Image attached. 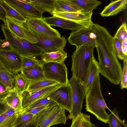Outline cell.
Listing matches in <instances>:
<instances>
[{
    "label": "cell",
    "mask_w": 127,
    "mask_h": 127,
    "mask_svg": "<svg viewBox=\"0 0 127 127\" xmlns=\"http://www.w3.org/2000/svg\"><path fill=\"white\" fill-rule=\"evenodd\" d=\"M93 13L92 11L80 13L67 12L54 13L52 15L74 22L82 27L90 28L94 24L92 20Z\"/></svg>",
    "instance_id": "5bb4252c"
},
{
    "label": "cell",
    "mask_w": 127,
    "mask_h": 127,
    "mask_svg": "<svg viewBox=\"0 0 127 127\" xmlns=\"http://www.w3.org/2000/svg\"><path fill=\"white\" fill-rule=\"evenodd\" d=\"M3 66L0 62V67H3Z\"/></svg>",
    "instance_id": "c3c4849f"
},
{
    "label": "cell",
    "mask_w": 127,
    "mask_h": 127,
    "mask_svg": "<svg viewBox=\"0 0 127 127\" xmlns=\"http://www.w3.org/2000/svg\"><path fill=\"white\" fill-rule=\"evenodd\" d=\"M10 90L0 82V99H4L8 94Z\"/></svg>",
    "instance_id": "60d3db41"
},
{
    "label": "cell",
    "mask_w": 127,
    "mask_h": 127,
    "mask_svg": "<svg viewBox=\"0 0 127 127\" xmlns=\"http://www.w3.org/2000/svg\"><path fill=\"white\" fill-rule=\"evenodd\" d=\"M94 33L98 55L99 72L112 83L119 84L123 69L115 51L113 37L104 27L96 29Z\"/></svg>",
    "instance_id": "6da1fadb"
},
{
    "label": "cell",
    "mask_w": 127,
    "mask_h": 127,
    "mask_svg": "<svg viewBox=\"0 0 127 127\" xmlns=\"http://www.w3.org/2000/svg\"><path fill=\"white\" fill-rule=\"evenodd\" d=\"M61 86V84H58L39 90L24 92L22 95V109H27L32 104L49 95Z\"/></svg>",
    "instance_id": "9a60e30c"
},
{
    "label": "cell",
    "mask_w": 127,
    "mask_h": 127,
    "mask_svg": "<svg viewBox=\"0 0 127 127\" xmlns=\"http://www.w3.org/2000/svg\"><path fill=\"white\" fill-rule=\"evenodd\" d=\"M34 122L26 124L17 125L15 127H36Z\"/></svg>",
    "instance_id": "bcb514c9"
},
{
    "label": "cell",
    "mask_w": 127,
    "mask_h": 127,
    "mask_svg": "<svg viewBox=\"0 0 127 127\" xmlns=\"http://www.w3.org/2000/svg\"><path fill=\"white\" fill-rule=\"evenodd\" d=\"M51 99L70 113L72 107V92L69 84L61 86L50 94Z\"/></svg>",
    "instance_id": "8fae6325"
},
{
    "label": "cell",
    "mask_w": 127,
    "mask_h": 127,
    "mask_svg": "<svg viewBox=\"0 0 127 127\" xmlns=\"http://www.w3.org/2000/svg\"><path fill=\"white\" fill-rule=\"evenodd\" d=\"M83 11L81 7L70 2L68 0H55L54 11L53 14L67 12L80 13Z\"/></svg>",
    "instance_id": "ffe728a7"
},
{
    "label": "cell",
    "mask_w": 127,
    "mask_h": 127,
    "mask_svg": "<svg viewBox=\"0 0 127 127\" xmlns=\"http://www.w3.org/2000/svg\"><path fill=\"white\" fill-rule=\"evenodd\" d=\"M0 62L11 73L15 75L22 69L21 56L13 50H0Z\"/></svg>",
    "instance_id": "30bf717a"
},
{
    "label": "cell",
    "mask_w": 127,
    "mask_h": 127,
    "mask_svg": "<svg viewBox=\"0 0 127 127\" xmlns=\"http://www.w3.org/2000/svg\"><path fill=\"white\" fill-rule=\"evenodd\" d=\"M58 84L59 83L56 81L46 79L37 81H30L27 91H31L39 90Z\"/></svg>",
    "instance_id": "83f0119b"
},
{
    "label": "cell",
    "mask_w": 127,
    "mask_h": 127,
    "mask_svg": "<svg viewBox=\"0 0 127 127\" xmlns=\"http://www.w3.org/2000/svg\"><path fill=\"white\" fill-rule=\"evenodd\" d=\"M107 123L110 127H122V125L124 127H127L125 121L122 120L119 117L118 111L116 108L108 115Z\"/></svg>",
    "instance_id": "4dcf8cb0"
},
{
    "label": "cell",
    "mask_w": 127,
    "mask_h": 127,
    "mask_svg": "<svg viewBox=\"0 0 127 127\" xmlns=\"http://www.w3.org/2000/svg\"><path fill=\"white\" fill-rule=\"evenodd\" d=\"M4 100L7 105L14 109L16 112L23 111L22 96L18 94L14 88L10 90L8 94Z\"/></svg>",
    "instance_id": "7402d4cb"
},
{
    "label": "cell",
    "mask_w": 127,
    "mask_h": 127,
    "mask_svg": "<svg viewBox=\"0 0 127 127\" xmlns=\"http://www.w3.org/2000/svg\"><path fill=\"white\" fill-rule=\"evenodd\" d=\"M33 35L42 38L61 37L59 32L48 24L42 18H31L22 23Z\"/></svg>",
    "instance_id": "8992f818"
},
{
    "label": "cell",
    "mask_w": 127,
    "mask_h": 127,
    "mask_svg": "<svg viewBox=\"0 0 127 127\" xmlns=\"http://www.w3.org/2000/svg\"><path fill=\"white\" fill-rule=\"evenodd\" d=\"M122 49L123 54L125 56L127 55V38L123 40L121 43Z\"/></svg>",
    "instance_id": "ee69618b"
},
{
    "label": "cell",
    "mask_w": 127,
    "mask_h": 127,
    "mask_svg": "<svg viewBox=\"0 0 127 127\" xmlns=\"http://www.w3.org/2000/svg\"><path fill=\"white\" fill-rule=\"evenodd\" d=\"M22 69L27 67L41 65L43 61L36 59V57L21 56Z\"/></svg>",
    "instance_id": "1f68e13d"
},
{
    "label": "cell",
    "mask_w": 127,
    "mask_h": 127,
    "mask_svg": "<svg viewBox=\"0 0 127 127\" xmlns=\"http://www.w3.org/2000/svg\"><path fill=\"white\" fill-rule=\"evenodd\" d=\"M50 94L35 101L26 109H31L56 103L51 99Z\"/></svg>",
    "instance_id": "d6a6232c"
},
{
    "label": "cell",
    "mask_w": 127,
    "mask_h": 127,
    "mask_svg": "<svg viewBox=\"0 0 127 127\" xmlns=\"http://www.w3.org/2000/svg\"><path fill=\"white\" fill-rule=\"evenodd\" d=\"M38 42L34 44L43 51V53H50L64 49L67 41L64 36L59 37H51L42 38L33 35Z\"/></svg>",
    "instance_id": "4fadbf2b"
},
{
    "label": "cell",
    "mask_w": 127,
    "mask_h": 127,
    "mask_svg": "<svg viewBox=\"0 0 127 127\" xmlns=\"http://www.w3.org/2000/svg\"><path fill=\"white\" fill-rule=\"evenodd\" d=\"M0 5L5 10L7 16L21 23L26 22V19L17 11L8 4L4 0H0Z\"/></svg>",
    "instance_id": "4316f807"
},
{
    "label": "cell",
    "mask_w": 127,
    "mask_h": 127,
    "mask_svg": "<svg viewBox=\"0 0 127 127\" xmlns=\"http://www.w3.org/2000/svg\"><path fill=\"white\" fill-rule=\"evenodd\" d=\"M67 39L69 43L76 47L84 45L96 47L95 35L91 28L82 27L72 31Z\"/></svg>",
    "instance_id": "9c48e42d"
},
{
    "label": "cell",
    "mask_w": 127,
    "mask_h": 127,
    "mask_svg": "<svg viewBox=\"0 0 127 127\" xmlns=\"http://www.w3.org/2000/svg\"><path fill=\"white\" fill-rule=\"evenodd\" d=\"M14 75L3 66L0 67V82L9 89L14 88Z\"/></svg>",
    "instance_id": "f1b7e54d"
},
{
    "label": "cell",
    "mask_w": 127,
    "mask_h": 127,
    "mask_svg": "<svg viewBox=\"0 0 127 127\" xmlns=\"http://www.w3.org/2000/svg\"><path fill=\"white\" fill-rule=\"evenodd\" d=\"M7 15L6 12L3 8L0 5V20L4 23L5 22Z\"/></svg>",
    "instance_id": "f6af8a7d"
},
{
    "label": "cell",
    "mask_w": 127,
    "mask_h": 127,
    "mask_svg": "<svg viewBox=\"0 0 127 127\" xmlns=\"http://www.w3.org/2000/svg\"><path fill=\"white\" fill-rule=\"evenodd\" d=\"M13 50L9 43L5 39H0V50Z\"/></svg>",
    "instance_id": "b9f144b4"
},
{
    "label": "cell",
    "mask_w": 127,
    "mask_h": 127,
    "mask_svg": "<svg viewBox=\"0 0 127 127\" xmlns=\"http://www.w3.org/2000/svg\"><path fill=\"white\" fill-rule=\"evenodd\" d=\"M14 86L18 94L22 96V94L27 91L30 81L21 72L14 75Z\"/></svg>",
    "instance_id": "d4e9b609"
},
{
    "label": "cell",
    "mask_w": 127,
    "mask_h": 127,
    "mask_svg": "<svg viewBox=\"0 0 127 127\" xmlns=\"http://www.w3.org/2000/svg\"><path fill=\"white\" fill-rule=\"evenodd\" d=\"M42 66L46 79L56 81L61 86L68 84L67 68L64 63L43 62Z\"/></svg>",
    "instance_id": "52a82bcc"
},
{
    "label": "cell",
    "mask_w": 127,
    "mask_h": 127,
    "mask_svg": "<svg viewBox=\"0 0 127 127\" xmlns=\"http://www.w3.org/2000/svg\"><path fill=\"white\" fill-rule=\"evenodd\" d=\"M91 127H97L94 124H92Z\"/></svg>",
    "instance_id": "7dc6e473"
},
{
    "label": "cell",
    "mask_w": 127,
    "mask_h": 127,
    "mask_svg": "<svg viewBox=\"0 0 127 127\" xmlns=\"http://www.w3.org/2000/svg\"><path fill=\"white\" fill-rule=\"evenodd\" d=\"M8 106L4 99H0V115L5 112Z\"/></svg>",
    "instance_id": "7bdbcfd3"
},
{
    "label": "cell",
    "mask_w": 127,
    "mask_h": 127,
    "mask_svg": "<svg viewBox=\"0 0 127 127\" xmlns=\"http://www.w3.org/2000/svg\"><path fill=\"white\" fill-rule=\"evenodd\" d=\"M92 124L90 116L81 113L72 120L70 127H91Z\"/></svg>",
    "instance_id": "f546056e"
},
{
    "label": "cell",
    "mask_w": 127,
    "mask_h": 127,
    "mask_svg": "<svg viewBox=\"0 0 127 127\" xmlns=\"http://www.w3.org/2000/svg\"><path fill=\"white\" fill-rule=\"evenodd\" d=\"M4 0L26 20L43 17V14L28 2L26 0Z\"/></svg>",
    "instance_id": "7c38bea8"
},
{
    "label": "cell",
    "mask_w": 127,
    "mask_h": 127,
    "mask_svg": "<svg viewBox=\"0 0 127 127\" xmlns=\"http://www.w3.org/2000/svg\"><path fill=\"white\" fill-rule=\"evenodd\" d=\"M127 0L112 1L108 5L105 6L100 13L102 17L112 16L125 10L127 7Z\"/></svg>",
    "instance_id": "ac0fdd59"
},
{
    "label": "cell",
    "mask_w": 127,
    "mask_h": 127,
    "mask_svg": "<svg viewBox=\"0 0 127 127\" xmlns=\"http://www.w3.org/2000/svg\"><path fill=\"white\" fill-rule=\"evenodd\" d=\"M5 40L13 50L21 56L36 57L40 56L43 51L34 44L20 37L11 31L4 24L0 25Z\"/></svg>",
    "instance_id": "277c9868"
},
{
    "label": "cell",
    "mask_w": 127,
    "mask_h": 127,
    "mask_svg": "<svg viewBox=\"0 0 127 127\" xmlns=\"http://www.w3.org/2000/svg\"><path fill=\"white\" fill-rule=\"evenodd\" d=\"M54 104L51 105L35 107L31 109H27L24 110H23V112L25 113L31 114L35 116L38 113Z\"/></svg>",
    "instance_id": "ab89813d"
},
{
    "label": "cell",
    "mask_w": 127,
    "mask_h": 127,
    "mask_svg": "<svg viewBox=\"0 0 127 127\" xmlns=\"http://www.w3.org/2000/svg\"><path fill=\"white\" fill-rule=\"evenodd\" d=\"M113 37L117 39L121 43L123 40L127 38V26L125 22L122 23Z\"/></svg>",
    "instance_id": "e575fe53"
},
{
    "label": "cell",
    "mask_w": 127,
    "mask_h": 127,
    "mask_svg": "<svg viewBox=\"0 0 127 127\" xmlns=\"http://www.w3.org/2000/svg\"><path fill=\"white\" fill-rule=\"evenodd\" d=\"M4 25L15 34L24 39L30 42L35 44L38 41L35 37L23 25L22 23L18 22L6 16Z\"/></svg>",
    "instance_id": "2e32d148"
},
{
    "label": "cell",
    "mask_w": 127,
    "mask_h": 127,
    "mask_svg": "<svg viewBox=\"0 0 127 127\" xmlns=\"http://www.w3.org/2000/svg\"><path fill=\"white\" fill-rule=\"evenodd\" d=\"M16 112L14 109L8 105L5 112L0 115V124L11 117Z\"/></svg>",
    "instance_id": "f35d334b"
},
{
    "label": "cell",
    "mask_w": 127,
    "mask_h": 127,
    "mask_svg": "<svg viewBox=\"0 0 127 127\" xmlns=\"http://www.w3.org/2000/svg\"><path fill=\"white\" fill-rule=\"evenodd\" d=\"M20 72L30 81H37L46 79L44 75L42 65L23 68Z\"/></svg>",
    "instance_id": "44dd1931"
},
{
    "label": "cell",
    "mask_w": 127,
    "mask_h": 127,
    "mask_svg": "<svg viewBox=\"0 0 127 127\" xmlns=\"http://www.w3.org/2000/svg\"><path fill=\"white\" fill-rule=\"evenodd\" d=\"M124 66L120 82L121 89L127 88V58L123 60Z\"/></svg>",
    "instance_id": "74e56055"
},
{
    "label": "cell",
    "mask_w": 127,
    "mask_h": 127,
    "mask_svg": "<svg viewBox=\"0 0 127 127\" xmlns=\"http://www.w3.org/2000/svg\"><path fill=\"white\" fill-rule=\"evenodd\" d=\"M26 1L42 13L46 12L52 15L55 0H27Z\"/></svg>",
    "instance_id": "cb8c5ba5"
},
{
    "label": "cell",
    "mask_w": 127,
    "mask_h": 127,
    "mask_svg": "<svg viewBox=\"0 0 127 127\" xmlns=\"http://www.w3.org/2000/svg\"><path fill=\"white\" fill-rule=\"evenodd\" d=\"M113 43L115 51L117 57L121 60H124L127 56L123 53L122 49L121 43L117 38L113 37Z\"/></svg>",
    "instance_id": "8d00e7d4"
},
{
    "label": "cell",
    "mask_w": 127,
    "mask_h": 127,
    "mask_svg": "<svg viewBox=\"0 0 127 127\" xmlns=\"http://www.w3.org/2000/svg\"><path fill=\"white\" fill-rule=\"evenodd\" d=\"M35 116L22 112L19 116L17 120V125L26 124L35 121Z\"/></svg>",
    "instance_id": "836d02e7"
},
{
    "label": "cell",
    "mask_w": 127,
    "mask_h": 127,
    "mask_svg": "<svg viewBox=\"0 0 127 127\" xmlns=\"http://www.w3.org/2000/svg\"><path fill=\"white\" fill-rule=\"evenodd\" d=\"M93 46H82L76 47L72 55L71 69L72 76L83 84L91 61L94 57Z\"/></svg>",
    "instance_id": "3957f363"
},
{
    "label": "cell",
    "mask_w": 127,
    "mask_h": 127,
    "mask_svg": "<svg viewBox=\"0 0 127 127\" xmlns=\"http://www.w3.org/2000/svg\"><path fill=\"white\" fill-rule=\"evenodd\" d=\"M43 62L64 63L67 58V53L64 49L50 53H43L40 56Z\"/></svg>",
    "instance_id": "603a6c76"
},
{
    "label": "cell",
    "mask_w": 127,
    "mask_h": 127,
    "mask_svg": "<svg viewBox=\"0 0 127 127\" xmlns=\"http://www.w3.org/2000/svg\"><path fill=\"white\" fill-rule=\"evenodd\" d=\"M99 73L98 62L94 57L91 61L86 77L83 84L86 94L95 79L99 75Z\"/></svg>",
    "instance_id": "d6986e66"
},
{
    "label": "cell",
    "mask_w": 127,
    "mask_h": 127,
    "mask_svg": "<svg viewBox=\"0 0 127 127\" xmlns=\"http://www.w3.org/2000/svg\"><path fill=\"white\" fill-rule=\"evenodd\" d=\"M65 110L57 103L53 104L35 115L36 127H50L65 124L67 120Z\"/></svg>",
    "instance_id": "5b68a950"
},
{
    "label": "cell",
    "mask_w": 127,
    "mask_h": 127,
    "mask_svg": "<svg viewBox=\"0 0 127 127\" xmlns=\"http://www.w3.org/2000/svg\"><path fill=\"white\" fill-rule=\"evenodd\" d=\"M72 92V107L68 116L73 120L81 113L85 93L83 84L74 77L72 76L69 81Z\"/></svg>",
    "instance_id": "ba28073f"
},
{
    "label": "cell",
    "mask_w": 127,
    "mask_h": 127,
    "mask_svg": "<svg viewBox=\"0 0 127 127\" xmlns=\"http://www.w3.org/2000/svg\"><path fill=\"white\" fill-rule=\"evenodd\" d=\"M21 112H17L11 117L0 124V127H15L17 125V120Z\"/></svg>",
    "instance_id": "d590c367"
},
{
    "label": "cell",
    "mask_w": 127,
    "mask_h": 127,
    "mask_svg": "<svg viewBox=\"0 0 127 127\" xmlns=\"http://www.w3.org/2000/svg\"><path fill=\"white\" fill-rule=\"evenodd\" d=\"M85 96L87 111L94 115L99 120L107 123L108 114L106 110H110L106 105L102 94L99 75L93 82Z\"/></svg>",
    "instance_id": "7a4b0ae2"
},
{
    "label": "cell",
    "mask_w": 127,
    "mask_h": 127,
    "mask_svg": "<svg viewBox=\"0 0 127 127\" xmlns=\"http://www.w3.org/2000/svg\"><path fill=\"white\" fill-rule=\"evenodd\" d=\"M70 2L81 7L83 12L93 11L102 2L97 0H68Z\"/></svg>",
    "instance_id": "484cf974"
},
{
    "label": "cell",
    "mask_w": 127,
    "mask_h": 127,
    "mask_svg": "<svg viewBox=\"0 0 127 127\" xmlns=\"http://www.w3.org/2000/svg\"><path fill=\"white\" fill-rule=\"evenodd\" d=\"M43 19L50 26H56L64 29L70 30L72 31L82 27L74 22L56 16L43 17Z\"/></svg>",
    "instance_id": "e0dca14e"
}]
</instances>
